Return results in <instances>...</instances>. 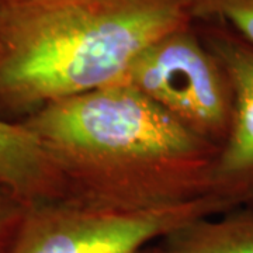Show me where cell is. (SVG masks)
Instances as JSON below:
<instances>
[{
	"label": "cell",
	"mask_w": 253,
	"mask_h": 253,
	"mask_svg": "<svg viewBox=\"0 0 253 253\" xmlns=\"http://www.w3.org/2000/svg\"><path fill=\"white\" fill-rule=\"evenodd\" d=\"M20 124L51 158L66 199L142 211L210 196L219 148L126 83L51 103Z\"/></svg>",
	"instance_id": "1"
},
{
	"label": "cell",
	"mask_w": 253,
	"mask_h": 253,
	"mask_svg": "<svg viewBox=\"0 0 253 253\" xmlns=\"http://www.w3.org/2000/svg\"><path fill=\"white\" fill-rule=\"evenodd\" d=\"M200 0H16L0 10V120L114 84Z\"/></svg>",
	"instance_id": "2"
},
{
	"label": "cell",
	"mask_w": 253,
	"mask_h": 253,
	"mask_svg": "<svg viewBox=\"0 0 253 253\" xmlns=\"http://www.w3.org/2000/svg\"><path fill=\"white\" fill-rule=\"evenodd\" d=\"M224 212L212 196L142 211L44 200L23 206L0 253H139L181 226Z\"/></svg>",
	"instance_id": "3"
},
{
	"label": "cell",
	"mask_w": 253,
	"mask_h": 253,
	"mask_svg": "<svg viewBox=\"0 0 253 253\" xmlns=\"http://www.w3.org/2000/svg\"><path fill=\"white\" fill-rule=\"evenodd\" d=\"M118 82L142 93L208 142L218 148L224 144L232 121L234 90L196 20L145 48Z\"/></svg>",
	"instance_id": "4"
},
{
	"label": "cell",
	"mask_w": 253,
	"mask_h": 253,
	"mask_svg": "<svg viewBox=\"0 0 253 253\" xmlns=\"http://www.w3.org/2000/svg\"><path fill=\"white\" fill-rule=\"evenodd\" d=\"M196 24L234 90L232 121L214 162L210 196L226 211L253 210V45L217 21L196 18Z\"/></svg>",
	"instance_id": "5"
},
{
	"label": "cell",
	"mask_w": 253,
	"mask_h": 253,
	"mask_svg": "<svg viewBox=\"0 0 253 253\" xmlns=\"http://www.w3.org/2000/svg\"><path fill=\"white\" fill-rule=\"evenodd\" d=\"M0 183L23 204L65 197L56 168L23 124L0 120Z\"/></svg>",
	"instance_id": "6"
},
{
	"label": "cell",
	"mask_w": 253,
	"mask_h": 253,
	"mask_svg": "<svg viewBox=\"0 0 253 253\" xmlns=\"http://www.w3.org/2000/svg\"><path fill=\"white\" fill-rule=\"evenodd\" d=\"M170 253H253V210L200 218L165 236Z\"/></svg>",
	"instance_id": "7"
},
{
	"label": "cell",
	"mask_w": 253,
	"mask_h": 253,
	"mask_svg": "<svg viewBox=\"0 0 253 253\" xmlns=\"http://www.w3.org/2000/svg\"><path fill=\"white\" fill-rule=\"evenodd\" d=\"M196 18L224 24L253 45V0H200Z\"/></svg>",
	"instance_id": "8"
},
{
	"label": "cell",
	"mask_w": 253,
	"mask_h": 253,
	"mask_svg": "<svg viewBox=\"0 0 253 253\" xmlns=\"http://www.w3.org/2000/svg\"><path fill=\"white\" fill-rule=\"evenodd\" d=\"M23 204L0 183V249L10 235Z\"/></svg>",
	"instance_id": "9"
},
{
	"label": "cell",
	"mask_w": 253,
	"mask_h": 253,
	"mask_svg": "<svg viewBox=\"0 0 253 253\" xmlns=\"http://www.w3.org/2000/svg\"><path fill=\"white\" fill-rule=\"evenodd\" d=\"M139 253H170V252H169V251H168V249H166V248L159 242L158 245L152 244V245H149V246H146L144 251H141Z\"/></svg>",
	"instance_id": "10"
},
{
	"label": "cell",
	"mask_w": 253,
	"mask_h": 253,
	"mask_svg": "<svg viewBox=\"0 0 253 253\" xmlns=\"http://www.w3.org/2000/svg\"><path fill=\"white\" fill-rule=\"evenodd\" d=\"M16 0H0V10L4 9V7H7L9 4H11V3H14Z\"/></svg>",
	"instance_id": "11"
}]
</instances>
